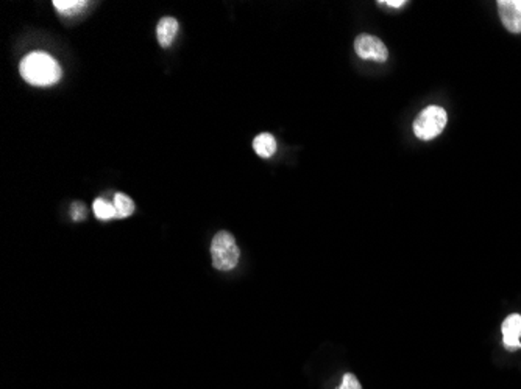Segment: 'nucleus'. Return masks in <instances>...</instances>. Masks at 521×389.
I'll return each mask as SVG.
<instances>
[{"label": "nucleus", "mask_w": 521, "mask_h": 389, "mask_svg": "<svg viewBox=\"0 0 521 389\" xmlns=\"http://www.w3.org/2000/svg\"><path fill=\"white\" fill-rule=\"evenodd\" d=\"M19 72L25 81L36 88L54 86L63 75L56 59L44 52L29 53L21 61Z\"/></svg>", "instance_id": "nucleus-1"}, {"label": "nucleus", "mask_w": 521, "mask_h": 389, "mask_svg": "<svg viewBox=\"0 0 521 389\" xmlns=\"http://www.w3.org/2000/svg\"><path fill=\"white\" fill-rule=\"evenodd\" d=\"M213 265L218 271H230L238 265L241 251L236 244V239L226 231L217 232L211 243Z\"/></svg>", "instance_id": "nucleus-2"}, {"label": "nucleus", "mask_w": 521, "mask_h": 389, "mask_svg": "<svg viewBox=\"0 0 521 389\" xmlns=\"http://www.w3.org/2000/svg\"><path fill=\"white\" fill-rule=\"evenodd\" d=\"M448 123L447 111L440 106H428L414 122V133L420 140H431L439 136Z\"/></svg>", "instance_id": "nucleus-3"}, {"label": "nucleus", "mask_w": 521, "mask_h": 389, "mask_svg": "<svg viewBox=\"0 0 521 389\" xmlns=\"http://www.w3.org/2000/svg\"><path fill=\"white\" fill-rule=\"evenodd\" d=\"M356 55L367 61L384 63L388 61L389 52L384 42L373 35H359L355 41Z\"/></svg>", "instance_id": "nucleus-4"}, {"label": "nucleus", "mask_w": 521, "mask_h": 389, "mask_svg": "<svg viewBox=\"0 0 521 389\" xmlns=\"http://www.w3.org/2000/svg\"><path fill=\"white\" fill-rule=\"evenodd\" d=\"M498 13L506 30L510 33H521V13L515 6L514 0H500Z\"/></svg>", "instance_id": "nucleus-5"}, {"label": "nucleus", "mask_w": 521, "mask_h": 389, "mask_svg": "<svg viewBox=\"0 0 521 389\" xmlns=\"http://www.w3.org/2000/svg\"><path fill=\"white\" fill-rule=\"evenodd\" d=\"M502 336H504V346L507 349H521V315H510L502 323Z\"/></svg>", "instance_id": "nucleus-6"}, {"label": "nucleus", "mask_w": 521, "mask_h": 389, "mask_svg": "<svg viewBox=\"0 0 521 389\" xmlns=\"http://www.w3.org/2000/svg\"><path fill=\"white\" fill-rule=\"evenodd\" d=\"M176 31H178V21L175 18H163L161 21L158 22V28H156V35H158V42L159 46L163 48H167L172 46V42L176 36Z\"/></svg>", "instance_id": "nucleus-7"}, {"label": "nucleus", "mask_w": 521, "mask_h": 389, "mask_svg": "<svg viewBox=\"0 0 521 389\" xmlns=\"http://www.w3.org/2000/svg\"><path fill=\"white\" fill-rule=\"evenodd\" d=\"M52 5L60 14L72 18V16H77L81 11H85L89 2H86V0H54Z\"/></svg>", "instance_id": "nucleus-8"}, {"label": "nucleus", "mask_w": 521, "mask_h": 389, "mask_svg": "<svg viewBox=\"0 0 521 389\" xmlns=\"http://www.w3.org/2000/svg\"><path fill=\"white\" fill-rule=\"evenodd\" d=\"M253 148L256 151V155L260 157H272L276 151V140L268 133H263L259 136L255 138L253 140Z\"/></svg>", "instance_id": "nucleus-9"}, {"label": "nucleus", "mask_w": 521, "mask_h": 389, "mask_svg": "<svg viewBox=\"0 0 521 389\" xmlns=\"http://www.w3.org/2000/svg\"><path fill=\"white\" fill-rule=\"evenodd\" d=\"M114 207L117 212V218H127L134 212V202L130 197L123 193H116L114 194Z\"/></svg>", "instance_id": "nucleus-10"}, {"label": "nucleus", "mask_w": 521, "mask_h": 389, "mask_svg": "<svg viewBox=\"0 0 521 389\" xmlns=\"http://www.w3.org/2000/svg\"><path fill=\"white\" fill-rule=\"evenodd\" d=\"M94 214L98 219H102V222H108V219H113V218H117V212H116V207L114 204H109L108 201H105L103 198H97L94 201Z\"/></svg>", "instance_id": "nucleus-11"}, {"label": "nucleus", "mask_w": 521, "mask_h": 389, "mask_svg": "<svg viewBox=\"0 0 521 389\" xmlns=\"http://www.w3.org/2000/svg\"><path fill=\"white\" fill-rule=\"evenodd\" d=\"M339 389H363V388H360L359 380L355 375H353V374H345V375H343L342 386Z\"/></svg>", "instance_id": "nucleus-12"}, {"label": "nucleus", "mask_w": 521, "mask_h": 389, "mask_svg": "<svg viewBox=\"0 0 521 389\" xmlns=\"http://www.w3.org/2000/svg\"><path fill=\"white\" fill-rule=\"evenodd\" d=\"M86 217V209L83 204H80V202H74L72 204V218L75 219V222H80V219H83Z\"/></svg>", "instance_id": "nucleus-13"}, {"label": "nucleus", "mask_w": 521, "mask_h": 389, "mask_svg": "<svg viewBox=\"0 0 521 389\" xmlns=\"http://www.w3.org/2000/svg\"><path fill=\"white\" fill-rule=\"evenodd\" d=\"M380 5H389L392 8H400L403 5H406V0H385V2H378Z\"/></svg>", "instance_id": "nucleus-14"}, {"label": "nucleus", "mask_w": 521, "mask_h": 389, "mask_svg": "<svg viewBox=\"0 0 521 389\" xmlns=\"http://www.w3.org/2000/svg\"><path fill=\"white\" fill-rule=\"evenodd\" d=\"M514 4H515V6L518 8V11L521 13V0H514Z\"/></svg>", "instance_id": "nucleus-15"}]
</instances>
